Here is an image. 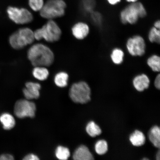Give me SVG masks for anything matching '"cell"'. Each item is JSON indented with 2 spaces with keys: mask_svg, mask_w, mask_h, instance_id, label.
<instances>
[{
  "mask_svg": "<svg viewBox=\"0 0 160 160\" xmlns=\"http://www.w3.org/2000/svg\"><path fill=\"white\" fill-rule=\"evenodd\" d=\"M92 21L97 26H101L102 23V17L98 12L93 11L90 13Z\"/></svg>",
  "mask_w": 160,
  "mask_h": 160,
  "instance_id": "27",
  "label": "cell"
},
{
  "mask_svg": "<svg viewBox=\"0 0 160 160\" xmlns=\"http://www.w3.org/2000/svg\"><path fill=\"white\" fill-rule=\"evenodd\" d=\"M73 158L75 160H93V157L88 148L85 145H81L76 149L73 155Z\"/></svg>",
  "mask_w": 160,
  "mask_h": 160,
  "instance_id": "13",
  "label": "cell"
},
{
  "mask_svg": "<svg viewBox=\"0 0 160 160\" xmlns=\"http://www.w3.org/2000/svg\"><path fill=\"white\" fill-rule=\"evenodd\" d=\"M150 83L148 77L145 74L138 75L134 78L133 84L134 87L138 91L142 92L149 87Z\"/></svg>",
  "mask_w": 160,
  "mask_h": 160,
  "instance_id": "12",
  "label": "cell"
},
{
  "mask_svg": "<svg viewBox=\"0 0 160 160\" xmlns=\"http://www.w3.org/2000/svg\"><path fill=\"white\" fill-rule=\"evenodd\" d=\"M160 151H159L157 153V155H156V159H157V160H160Z\"/></svg>",
  "mask_w": 160,
  "mask_h": 160,
  "instance_id": "33",
  "label": "cell"
},
{
  "mask_svg": "<svg viewBox=\"0 0 160 160\" xmlns=\"http://www.w3.org/2000/svg\"><path fill=\"white\" fill-rule=\"evenodd\" d=\"M7 13L10 19L18 24L24 25L31 23L33 17L28 10L24 8L8 7Z\"/></svg>",
  "mask_w": 160,
  "mask_h": 160,
  "instance_id": "8",
  "label": "cell"
},
{
  "mask_svg": "<svg viewBox=\"0 0 160 160\" xmlns=\"http://www.w3.org/2000/svg\"><path fill=\"white\" fill-rule=\"evenodd\" d=\"M126 46L128 52L133 57H141L145 53V40L141 35H135L129 38L126 42Z\"/></svg>",
  "mask_w": 160,
  "mask_h": 160,
  "instance_id": "7",
  "label": "cell"
},
{
  "mask_svg": "<svg viewBox=\"0 0 160 160\" xmlns=\"http://www.w3.org/2000/svg\"><path fill=\"white\" fill-rule=\"evenodd\" d=\"M28 59L34 67H48L52 64L54 55L49 48L42 43L32 46L28 50Z\"/></svg>",
  "mask_w": 160,
  "mask_h": 160,
  "instance_id": "1",
  "label": "cell"
},
{
  "mask_svg": "<svg viewBox=\"0 0 160 160\" xmlns=\"http://www.w3.org/2000/svg\"><path fill=\"white\" fill-rule=\"evenodd\" d=\"M35 39L34 32L28 28H22L13 33L9 38L10 45L13 48H23L33 42Z\"/></svg>",
  "mask_w": 160,
  "mask_h": 160,
  "instance_id": "4",
  "label": "cell"
},
{
  "mask_svg": "<svg viewBox=\"0 0 160 160\" xmlns=\"http://www.w3.org/2000/svg\"><path fill=\"white\" fill-rule=\"evenodd\" d=\"M32 74L35 78L39 81H45L48 77L49 72L46 67L37 66L34 68Z\"/></svg>",
  "mask_w": 160,
  "mask_h": 160,
  "instance_id": "17",
  "label": "cell"
},
{
  "mask_svg": "<svg viewBox=\"0 0 160 160\" xmlns=\"http://www.w3.org/2000/svg\"><path fill=\"white\" fill-rule=\"evenodd\" d=\"M125 54L121 49L116 48L112 50L110 57L112 62L116 65H119L123 63Z\"/></svg>",
  "mask_w": 160,
  "mask_h": 160,
  "instance_id": "18",
  "label": "cell"
},
{
  "mask_svg": "<svg viewBox=\"0 0 160 160\" xmlns=\"http://www.w3.org/2000/svg\"><path fill=\"white\" fill-rule=\"evenodd\" d=\"M39 159L37 155L33 154H29L23 158V160H37Z\"/></svg>",
  "mask_w": 160,
  "mask_h": 160,
  "instance_id": "28",
  "label": "cell"
},
{
  "mask_svg": "<svg viewBox=\"0 0 160 160\" xmlns=\"http://www.w3.org/2000/svg\"><path fill=\"white\" fill-rule=\"evenodd\" d=\"M154 27L157 28V29H160V21L159 20H157L154 23Z\"/></svg>",
  "mask_w": 160,
  "mask_h": 160,
  "instance_id": "32",
  "label": "cell"
},
{
  "mask_svg": "<svg viewBox=\"0 0 160 160\" xmlns=\"http://www.w3.org/2000/svg\"><path fill=\"white\" fill-rule=\"evenodd\" d=\"M66 7L63 0H48L39 11L40 14L44 18L53 20L64 15Z\"/></svg>",
  "mask_w": 160,
  "mask_h": 160,
  "instance_id": "5",
  "label": "cell"
},
{
  "mask_svg": "<svg viewBox=\"0 0 160 160\" xmlns=\"http://www.w3.org/2000/svg\"><path fill=\"white\" fill-rule=\"evenodd\" d=\"M55 156L59 160H67L70 156L69 150L67 147L58 146L55 151Z\"/></svg>",
  "mask_w": 160,
  "mask_h": 160,
  "instance_id": "22",
  "label": "cell"
},
{
  "mask_svg": "<svg viewBox=\"0 0 160 160\" xmlns=\"http://www.w3.org/2000/svg\"><path fill=\"white\" fill-rule=\"evenodd\" d=\"M148 137L150 141L156 148L160 147V129L157 126H154L150 129Z\"/></svg>",
  "mask_w": 160,
  "mask_h": 160,
  "instance_id": "15",
  "label": "cell"
},
{
  "mask_svg": "<svg viewBox=\"0 0 160 160\" xmlns=\"http://www.w3.org/2000/svg\"><path fill=\"white\" fill-rule=\"evenodd\" d=\"M69 76L64 72H61L55 76L54 82L56 85L60 88L67 87L68 85Z\"/></svg>",
  "mask_w": 160,
  "mask_h": 160,
  "instance_id": "20",
  "label": "cell"
},
{
  "mask_svg": "<svg viewBox=\"0 0 160 160\" xmlns=\"http://www.w3.org/2000/svg\"><path fill=\"white\" fill-rule=\"evenodd\" d=\"M70 98L76 103L85 104L91 99V90L87 83L84 81L73 84L69 90Z\"/></svg>",
  "mask_w": 160,
  "mask_h": 160,
  "instance_id": "6",
  "label": "cell"
},
{
  "mask_svg": "<svg viewBox=\"0 0 160 160\" xmlns=\"http://www.w3.org/2000/svg\"><path fill=\"white\" fill-rule=\"evenodd\" d=\"M95 150L98 154H105L107 152L108 150V145L107 141L104 140L98 141L95 145Z\"/></svg>",
  "mask_w": 160,
  "mask_h": 160,
  "instance_id": "24",
  "label": "cell"
},
{
  "mask_svg": "<svg viewBox=\"0 0 160 160\" xmlns=\"http://www.w3.org/2000/svg\"><path fill=\"white\" fill-rule=\"evenodd\" d=\"M14 158L12 155L9 154H3L0 156V160H13Z\"/></svg>",
  "mask_w": 160,
  "mask_h": 160,
  "instance_id": "29",
  "label": "cell"
},
{
  "mask_svg": "<svg viewBox=\"0 0 160 160\" xmlns=\"http://www.w3.org/2000/svg\"><path fill=\"white\" fill-rule=\"evenodd\" d=\"M147 64L152 71L156 72L160 71V58L157 55L150 56L147 60Z\"/></svg>",
  "mask_w": 160,
  "mask_h": 160,
  "instance_id": "19",
  "label": "cell"
},
{
  "mask_svg": "<svg viewBox=\"0 0 160 160\" xmlns=\"http://www.w3.org/2000/svg\"><path fill=\"white\" fill-rule=\"evenodd\" d=\"M148 38L151 42L159 44L160 42V29L154 27L151 28L149 31Z\"/></svg>",
  "mask_w": 160,
  "mask_h": 160,
  "instance_id": "23",
  "label": "cell"
},
{
  "mask_svg": "<svg viewBox=\"0 0 160 160\" xmlns=\"http://www.w3.org/2000/svg\"><path fill=\"white\" fill-rule=\"evenodd\" d=\"M154 85L155 87L157 89L160 88V75L158 74L156 77L154 81Z\"/></svg>",
  "mask_w": 160,
  "mask_h": 160,
  "instance_id": "30",
  "label": "cell"
},
{
  "mask_svg": "<svg viewBox=\"0 0 160 160\" xmlns=\"http://www.w3.org/2000/svg\"><path fill=\"white\" fill-rule=\"evenodd\" d=\"M72 33L75 38L81 40L85 38L90 32L89 26L83 22L75 24L72 28Z\"/></svg>",
  "mask_w": 160,
  "mask_h": 160,
  "instance_id": "11",
  "label": "cell"
},
{
  "mask_svg": "<svg viewBox=\"0 0 160 160\" xmlns=\"http://www.w3.org/2000/svg\"><path fill=\"white\" fill-rule=\"evenodd\" d=\"M129 3H134L138 1V0H126Z\"/></svg>",
  "mask_w": 160,
  "mask_h": 160,
  "instance_id": "34",
  "label": "cell"
},
{
  "mask_svg": "<svg viewBox=\"0 0 160 160\" xmlns=\"http://www.w3.org/2000/svg\"><path fill=\"white\" fill-rule=\"evenodd\" d=\"M41 88V85L38 83L31 82L26 83L25 88L23 91L26 99L30 100L38 98Z\"/></svg>",
  "mask_w": 160,
  "mask_h": 160,
  "instance_id": "10",
  "label": "cell"
},
{
  "mask_svg": "<svg viewBox=\"0 0 160 160\" xmlns=\"http://www.w3.org/2000/svg\"><path fill=\"white\" fill-rule=\"evenodd\" d=\"M0 121L5 130L12 129L15 125V120L12 115L8 113H4L0 117Z\"/></svg>",
  "mask_w": 160,
  "mask_h": 160,
  "instance_id": "16",
  "label": "cell"
},
{
  "mask_svg": "<svg viewBox=\"0 0 160 160\" xmlns=\"http://www.w3.org/2000/svg\"><path fill=\"white\" fill-rule=\"evenodd\" d=\"M129 140L132 145L135 147H140L144 144L146 138L142 132L136 130L129 137Z\"/></svg>",
  "mask_w": 160,
  "mask_h": 160,
  "instance_id": "14",
  "label": "cell"
},
{
  "mask_svg": "<svg viewBox=\"0 0 160 160\" xmlns=\"http://www.w3.org/2000/svg\"><path fill=\"white\" fill-rule=\"evenodd\" d=\"M147 15L144 6L140 2L132 3L126 7L120 13V18L123 24L133 25L137 23L139 18H144Z\"/></svg>",
  "mask_w": 160,
  "mask_h": 160,
  "instance_id": "2",
  "label": "cell"
},
{
  "mask_svg": "<svg viewBox=\"0 0 160 160\" xmlns=\"http://www.w3.org/2000/svg\"><path fill=\"white\" fill-rule=\"evenodd\" d=\"M86 130L88 134L92 137L99 135L102 133L101 128L93 121L88 123L86 126Z\"/></svg>",
  "mask_w": 160,
  "mask_h": 160,
  "instance_id": "21",
  "label": "cell"
},
{
  "mask_svg": "<svg viewBox=\"0 0 160 160\" xmlns=\"http://www.w3.org/2000/svg\"><path fill=\"white\" fill-rule=\"evenodd\" d=\"M95 0H83L82 5L86 12L91 13L94 11L95 7Z\"/></svg>",
  "mask_w": 160,
  "mask_h": 160,
  "instance_id": "25",
  "label": "cell"
},
{
  "mask_svg": "<svg viewBox=\"0 0 160 160\" xmlns=\"http://www.w3.org/2000/svg\"><path fill=\"white\" fill-rule=\"evenodd\" d=\"M108 2L112 5H117L121 1V0H107Z\"/></svg>",
  "mask_w": 160,
  "mask_h": 160,
  "instance_id": "31",
  "label": "cell"
},
{
  "mask_svg": "<svg viewBox=\"0 0 160 160\" xmlns=\"http://www.w3.org/2000/svg\"><path fill=\"white\" fill-rule=\"evenodd\" d=\"M35 39H44L50 43L59 41L62 35L61 29L53 20H49L45 25L34 32Z\"/></svg>",
  "mask_w": 160,
  "mask_h": 160,
  "instance_id": "3",
  "label": "cell"
},
{
  "mask_svg": "<svg viewBox=\"0 0 160 160\" xmlns=\"http://www.w3.org/2000/svg\"><path fill=\"white\" fill-rule=\"evenodd\" d=\"M28 3L31 8L35 12L41 11L44 5L43 0H29Z\"/></svg>",
  "mask_w": 160,
  "mask_h": 160,
  "instance_id": "26",
  "label": "cell"
},
{
  "mask_svg": "<svg viewBox=\"0 0 160 160\" xmlns=\"http://www.w3.org/2000/svg\"><path fill=\"white\" fill-rule=\"evenodd\" d=\"M36 106L34 103L26 99H20L16 102L14 112L16 117L20 119L35 117Z\"/></svg>",
  "mask_w": 160,
  "mask_h": 160,
  "instance_id": "9",
  "label": "cell"
}]
</instances>
